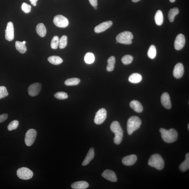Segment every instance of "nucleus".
I'll return each instance as SVG.
<instances>
[{"instance_id": "45", "label": "nucleus", "mask_w": 189, "mask_h": 189, "mask_svg": "<svg viewBox=\"0 0 189 189\" xmlns=\"http://www.w3.org/2000/svg\"><path fill=\"white\" fill-rule=\"evenodd\" d=\"M22 43H23V44H25L26 43V42L25 41H24L22 42Z\"/></svg>"}, {"instance_id": "35", "label": "nucleus", "mask_w": 189, "mask_h": 189, "mask_svg": "<svg viewBox=\"0 0 189 189\" xmlns=\"http://www.w3.org/2000/svg\"><path fill=\"white\" fill-rule=\"evenodd\" d=\"M19 124V121L15 120L11 122L8 124V129L9 131H11L13 130L17 129Z\"/></svg>"}, {"instance_id": "29", "label": "nucleus", "mask_w": 189, "mask_h": 189, "mask_svg": "<svg viewBox=\"0 0 189 189\" xmlns=\"http://www.w3.org/2000/svg\"><path fill=\"white\" fill-rule=\"evenodd\" d=\"M80 80L77 78H69L65 81V84L67 86H73L79 84Z\"/></svg>"}, {"instance_id": "25", "label": "nucleus", "mask_w": 189, "mask_h": 189, "mask_svg": "<svg viewBox=\"0 0 189 189\" xmlns=\"http://www.w3.org/2000/svg\"><path fill=\"white\" fill-rule=\"evenodd\" d=\"M115 62V58L114 56H111L109 58L108 60V64L107 67V70L108 71H111L114 70Z\"/></svg>"}, {"instance_id": "17", "label": "nucleus", "mask_w": 189, "mask_h": 189, "mask_svg": "<svg viewBox=\"0 0 189 189\" xmlns=\"http://www.w3.org/2000/svg\"><path fill=\"white\" fill-rule=\"evenodd\" d=\"M137 157L136 155L132 154L126 156L122 159V163L126 166H131L134 165L137 161Z\"/></svg>"}, {"instance_id": "38", "label": "nucleus", "mask_w": 189, "mask_h": 189, "mask_svg": "<svg viewBox=\"0 0 189 189\" xmlns=\"http://www.w3.org/2000/svg\"><path fill=\"white\" fill-rule=\"evenodd\" d=\"M22 10L26 13H30L31 10V6L26 3H23L22 6Z\"/></svg>"}, {"instance_id": "6", "label": "nucleus", "mask_w": 189, "mask_h": 189, "mask_svg": "<svg viewBox=\"0 0 189 189\" xmlns=\"http://www.w3.org/2000/svg\"><path fill=\"white\" fill-rule=\"evenodd\" d=\"M17 174L20 179L24 180L31 179L32 178L33 175L32 171L25 167L19 168L17 171Z\"/></svg>"}, {"instance_id": "40", "label": "nucleus", "mask_w": 189, "mask_h": 189, "mask_svg": "<svg viewBox=\"0 0 189 189\" xmlns=\"http://www.w3.org/2000/svg\"><path fill=\"white\" fill-rule=\"evenodd\" d=\"M90 4L91 5L94 7L97 6L98 5V0H89Z\"/></svg>"}, {"instance_id": "7", "label": "nucleus", "mask_w": 189, "mask_h": 189, "mask_svg": "<svg viewBox=\"0 0 189 189\" xmlns=\"http://www.w3.org/2000/svg\"><path fill=\"white\" fill-rule=\"evenodd\" d=\"M37 135V132L34 129H29L25 135V141L27 146L30 147L33 144L35 141Z\"/></svg>"}, {"instance_id": "47", "label": "nucleus", "mask_w": 189, "mask_h": 189, "mask_svg": "<svg viewBox=\"0 0 189 189\" xmlns=\"http://www.w3.org/2000/svg\"><path fill=\"white\" fill-rule=\"evenodd\" d=\"M116 43H118V42H116Z\"/></svg>"}, {"instance_id": "23", "label": "nucleus", "mask_w": 189, "mask_h": 189, "mask_svg": "<svg viewBox=\"0 0 189 189\" xmlns=\"http://www.w3.org/2000/svg\"><path fill=\"white\" fill-rule=\"evenodd\" d=\"M142 80V77L140 74L138 73H134L129 76V82L133 84H137L141 81Z\"/></svg>"}, {"instance_id": "3", "label": "nucleus", "mask_w": 189, "mask_h": 189, "mask_svg": "<svg viewBox=\"0 0 189 189\" xmlns=\"http://www.w3.org/2000/svg\"><path fill=\"white\" fill-rule=\"evenodd\" d=\"M148 165L157 170H161L164 168L165 163L160 155L154 154L150 157L148 161Z\"/></svg>"}, {"instance_id": "11", "label": "nucleus", "mask_w": 189, "mask_h": 189, "mask_svg": "<svg viewBox=\"0 0 189 189\" xmlns=\"http://www.w3.org/2000/svg\"><path fill=\"white\" fill-rule=\"evenodd\" d=\"M41 85L39 83L31 84L28 88V93L30 96L34 97L39 94L41 91Z\"/></svg>"}, {"instance_id": "34", "label": "nucleus", "mask_w": 189, "mask_h": 189, "mask_svg": "<svg viewBox=\"0 0 189 189\" xmlns=\"http://www.w3.org/2000/svg\"><path fill=\"white\" fill-rule=\"evenodd\" d=\"M133 60V57L132 56L129 55L124 56L121 60L123 64L125 65H128L131 64Z\"/></svg>"}, {"instance_id": "30", "label": "nucleus", "mask_w": 189, "mask_h": 189, "mask_svg": "<svg viewBox=\"0 0 189 189\" xmlns=\"http://www.w3.org/2000/svg\"><path fill=\"white\" fill-rule=\"evenodd\" d=\"M156 54L157 51L156 47L152 45L150 46L148 49V57L151 59H154L156 57Z\"/></svg>"}, {"instance_id": "26", "label": "nucleus", "mask_w": 189, "mask_h": 189, "mask_svg": "<svg viewBox=\"0 0 189 189\" xmlns=\"http://www.w3.org/2000/svg\"><path fill=\"white\" fill-rule=\"evenodd\" d=\"M15 48L20 53L24 54L27 51V48L25 44L22 42L17 41L15 43Z\"/></svg>"}, {"instance_id": "15", "label": "nucleus", "mask_w": 189, "mask_h": 189, "mask_svg": "<svg viewBox=\"0 0 189 189\" xmlns=\"http://www.w3.org/2000/svg\"><path fill=\"white\" fill-rule=\"evenodd\" d=\"M102 176L110 181L115 182L118 181L116 175L113 171L107 170L102 173Z\"/></svg>"}, {"instance_id": "24", "label": "nucleus", "mask_w": 189, "mask_h": 189, "mask_svg": "<svg viewBox=\"0 0 189 189\" xmlns=\"http://www.w3.org/2000/svg\"><path fill=\"white\" fill-rule=\"evenodd\" d=\"M154 19L157 25L161 26L163 22L164 17L162 12L161 10L157 11L155 15Z\"/></svg>"}, {"instance_id": "2", "label": "nucleus", "mask_w": 189, "mask_h": 189, "mask_svg": "<svg viewBox=\"0 0 189 189\" xmlns=\"http://www.w3.org/2000/svg\"><path fill=\"white\" fill-rule=\"evenodd\" d=\"M110 129L115 134L114 138V143L117 145L120 144L123 136V131L120 123L117 121H113L110 126Z\"/></svg>"}, {"instance_id": "1", "label": "nucleus", "mask_w": 189, "mask_h": 189, "mask_svg": "<svg viewBox=\"0 0 189 189\" xmlns=\"http://www.w3.org/2000/svg\"><path fill=\"white\" fill-rule=\"evenodd\" d=\"M161 133L162 138L165 142L170 143L176 141L178 137V134L176 130L174 129L167 130L164 128L159 130Z\"/></svg>"}, {"instance_id": "33", "label": "nucleus", "mask_w": 189, "mask_h": 189, "mask_svg": "<svg viewBox=\"0 0 189 189\" xmlns=\"http://www.w3.org/2000/svg\"><path fill=\"white\" fill-rule=\"evenodd\" d=\"M59 39L57 36H55L51 40V48L54 49H57L58 46L59 45Z\"/></svg>"}, {"instance_id": "20", "label": "nucleus", "mask_w": 189, "mask_h": 189, "mask_svg": "<svg viewBox=\"0 0 189 189\" xmlns=\"http://www.w3.org/2000/svg\"><path fill=\"white\" fill-rule=\"evenodd\" d=\"M94 149L93 148H90L86 157L82 163V165L85 166L88 164L92 159L94 158Z\"/></svg>"}, {"instance_id": "13", "label": "nucleus", "mask_w": 189, "mask_h": 189, "mask_svg": "<svg viewBox=\"0 0 189 189\" xmlns=\"http://www.w3.org/2000/svg\"><path fill=\"white\" fill-rule=\"evenodd\" d=\"M184 72V67L183 64L179 63L175 65L173 71V75L176 78H181Z\"/></svg>"}, {"instance_id": "39", "label": "nucleus", "mask_w": 189, "mask_h": 189, "mask_svg": "<svg viewBox=\"0 0 189 189\" xmlns=\"http://www.w3.org/2000/svg\"><path fill=\"white\" fill-rule=\"evenodd\" d=\"M8 114H4L0 115V123L4 122L8 118Z\"/></svg>"}, {"instance_id": "16", "label": "nucleus", "mask_w": 189, "mask_h": 189, "mask_svg": "<svg viewBox=\"0 0 189 189\" xmlns=\"http://www.w3.org/2000/svg\"><path fill=\"white\" fill-rule=\"evenodd\" d=\"M161 101L162 104L165 108L170 109L171 108V103L170 97L167 93H164L161 96Z\"/></svg>"}, {"instance_id": "28", "label": "nucleus", "mask_w": 189, "mask_h": 189, "mask_svg": "<svg viewBox=\"0 0 189 189\" xmlns=\"http://www.w3.org/2000/svg\"><path fill=\"white\" fill-rule=\"evenodd\" d=\"M179 12V9L177 8L171 9L168 14V18L170 21L171 22L174 21L175 16L178 14Z\"/></svg>"}, {"instance_id": "42", "label": "nucleus", "mask_w": 189, "mask_h": 189, "mask_svg": "<svg viewBox=\"0 0 189 189\" xmlns=\"http://www.w3.org/2000/svg\"><path fill=\"white\" fill-rule=\"evenodd\" d=\"M140 1V0H132V1L133 2H138V1Z\"/></svg>"}, {"instance_id": "22", "label": "nucleus", "mask_w": 189, "mask_h": 189, "mask_svg": "<svg viewBox=\"0 0 189 189\" xmlns=\"http://www.w3.org/2000/svg\"><path fill=\"white\" fill-rule=\"evenodd\" d=\"M179 168L182 172H184L189 168V154L187 153L186 155L185 160L180 165Z\"/></svg>"}, {"instance_id": "21", "label": "nucleus", "mask_w": 189, "mask_h": 189, "mask_svg": "<svg viewBox=\"0 0 189 189\" xmlns=\"http://www.w3.org/2000/svg\"><path fill=\"white\" fill-rule=\"evenodd\" d=\"M36 31L40 37H44L46 35L47 30L46 27L42 23L38 24L36 28Z\"/></svg>"}, {"instance_id": "37", "label": "nucleus", "mask_w": 189, "mask_h": 189, "mask_svg": "<svg viewBox=\"0 0 189 189\" xmlns=\"http://www.w3.org/2000/svg\"><path fill=\"white\" fill-rule=\"evenodd\" d=\"M8 94L6 88L4 86H0V99L6 97Z\"/></svg>"}, {"instance_id": "14", "label": "nucleus", "mask_w": 189, "mask_h": 189, "mask_svg": "<svg viewBox=\"0 0 189 189\" xmlns=\"http://www.w3.org/2000/svg\"><path fill=\"white\" fill-rule=\"evenodd\" d=\"M112 22L111 21L105 22L98 25L94 28V31L96 33H100L107 30L112 25Z\"/></svg>"}, {"instance_id": "41", "label": "nucleus", "mask_w": 189, "mask_h": 189, "mask_svg": "<svg viewBox=\"0 0 189 189\" xmlns=\"http://www.w3.org/2000/svg\"><path fill=\"white\" fill-rule=\"evenodd\" d=\"M31 2V4L33 6H36L37 5V3L38 0H29Z\"/></svg>"}, {"instance_id": "18", "label": "nucleus", "mask_w": 189, "mask_h": 189, "mask_svg": "<svg viewBox=\"0 0 189 189\" xmlns=\"http://www.w3.org/2000/svg\"><path fill=\"white\" fill-rule=\"evenodd\" d=\"M130 107L134 111L138 113H141L143 111V107L141 103L136 100H133L130 103Z\"/></svg>"}, {"instance_id": "8", "label": "nucleus", "mask_w": 189, "mask_h": 189, "mask_svg": "<svg viewBox=\"0 0 189 189\" xmlns=\"http://www.w3.org/2000/svg\"><path fill=\"white\" fill-rule=\"evenodd\" d=\"M53 22L56 26L61 28H66L69 25L68 19L60 15H56L54 18Z\"/></svg>"}, {"instance_id": "31", "label": "nucleus", "mask_w": 189, "mask_h": 189, "mask_svg": "<svg viewBox=\"0 0 189 189\" xmlns=\"http://www.w3.org/2000/svg\"><path fill=\"white\" fill-rule=\"evenodd\" d=\"M95 60L94 55L93 53L91 52L88 53L85 55V61L87 64H91Z\"/></svg>"}, {"instance_id": "27", "label": "nucleus", "mask_w": 189, "mask_h": 189, "mask_svg": "<svg viewBox=\"0 0 189 189\" xmlns=\"http://www.w3.org/2000/svg\"><path fill=\"white\" fill-rule=\"evenodd\" d=\"M48 61L54 65H60L63 62L62 58L57 56H52L48 58Z\"/></svg>"}, {"instance_id": "10", "label": "nucleus", "mask_w": 189, "mask_h": 189, "mask_svg": "<svg viewBox=\"0 0 189 189\" xmlns=\"http://www.w3.org/2000/svg\"><path fill=\"white\" fill-rule=\"evenodd\" d=\"M5 31V38L8 41H11L14 38V29L12 22H8Z\"/></svg>"}, {"instance_id": "5", "label": "nucleus", "mask_w": 189, "mask_h": 189, "mask_svg": "<svg viewBox=\"0 0 189 189\" xmlns=\"http://www.w3.org/2000/svg\"><path fill=\"white\" fill-rule=\"evenodd\" d=\"M134 36L130 31H125L119 34L116 37L117 42L125 45H130L132 43V39Z\"/></svg>"}, {"instance_id": "44", "label": "nucleus", "mask_w": 189, "mask_h": 189, "mask_svg": "<svg viewBox=\"0 0 189 189\" xmlns=\"http://www.w3.org/2000/svg\"><path fill=\"white\" fill-rule=\"evenodd\" d=\"M170 1L171 2V3H173V2H175V0H170Z\"/></svg>"}, {"instance_id": "46", "label": "nucleus", "mask_w": 189, "mask_h": 189, "mask_svg": "<svg viewBox=\"0 0 189 189\" xmlns=\"http://www.w3.org/2000/svg\"><path fill=\"white\" fill-rule=\"evenodd\" d=\"M188 128L189 130V124H188Z\"/></svg>"}, {"instance_id": "36", "label": "nucleus", "mask_w": 189, "mask_h": 189, "mask_svg": "<svg viewBox=\"0 0 189 189\" xmlns=\"http://www.w3.org/2000/svg\"><path fill=\"white\" fill-rule=\"evenodd\" d=\"M55 98L58 100L66 99L68 98V94L64 92H58L55 94Z\"/></svg>"}, {"instance_id": "43", "label": "nucleus", "mask_w": 189, "mask_h": 189, "mask_svg": "<svg viewBox=\"0 0 189 189\" xmlns=\"http://www.w3.org/2000/svg\"><path fill=\"white\" fill-rule=\"evenodd\" d=\"M94 9L96 10L98 9V6H94Z\"/></svg>"}, {"instance_id": "32", "label": "nucleus", "mask_w": 189, "mask_h": 189, "mask_svg": "<svg viewBox=\"0 0 189 189\" xmlns=\"http://www.w3.org/2000/svg\"><path fill=\"white\" fill-rule=\"evenodd\" d=\"M67 44V36L64 35L59 40V47L61 49L64 48Z\"/></svg>"}, {"instance_id": "9", "label": "nucleus", "mask_w": 189, "mask_h": 189, "mask_svg": "<svg viewBox=\"0 0 189 189\" xmlns=\"http://www.w3.org/2000/svg\"><path fill=\"white\" fill-rule=\"evenodd\" d=\"M107 116L106 110L104 108L101 109L96 112L94 118V122L97 124H101L105 121Z\"/></svg>"}, {"instance_id": "4", "label": "nucleus", "mask_w": 189, "mask_h": 189, "mask_svg": "<svg viewBox=\"0 0 189 189\" xmlns=\"http://www.w3.org/2000/svg\"><path fill=\"white\" fill-rule=\"evenodd\" d=\"M141 121L138 117L133 116L128 119L127 124V129L128 134L131 135L134 131L140 127Z\"/></svg>"}, {"instance_id": "12", "label": "nucleus", "mask_w": 189, "mask_h": 189, "mask_svg": "<svg viewBox=\"0 0 189 189\" xmlns=\"http://www.w3.org/2000/svg\"><path fill=\"white\" fill-rule=\"evenodd\" d=\"M185 44V38L184 35L180 34L177 36L174 41V47L177 50H181Z\"/></svg>"}, {"instance_id": "19", "label": "nucleus", "mask_w": 189, "mask_h": 189, "mask_svg": "<svg viewBox=\"0 0 189 189\" xmlns=\"http://www.w3.org/2000/svg\"><path fill=\"white\" fill-rule=\"evenodd\" d=\"M89 184L87 182L79 181L75 182L72 184L71 187L74 189H85L88 187Z\"/></svg>"}]
</instances>
